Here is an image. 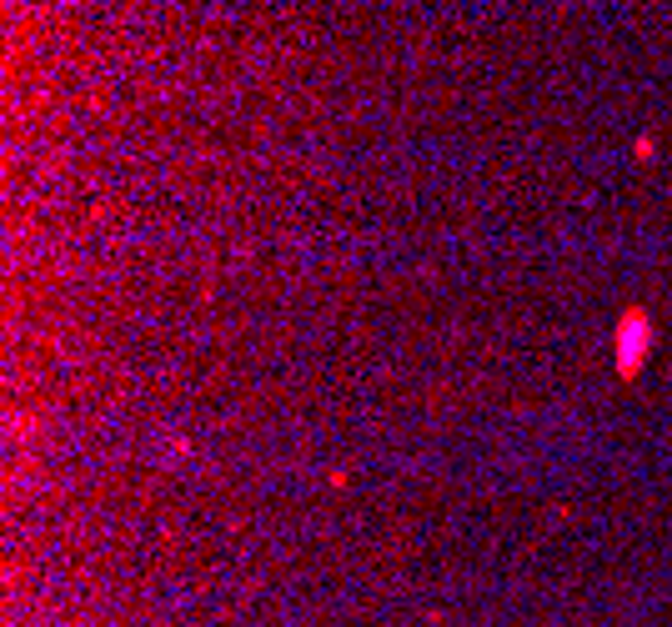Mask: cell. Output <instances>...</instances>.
Instances as JSON below:
<instances>
[{"label": "cell", "mask_w": 672, "mask_h": 627, "mask_svg": "<svg viewBox=\"0 0 672 627\" xmlns=\"http://www.w3.org/2000/svg\"><path fill=\"white\" fill-rule=\"evenodd\" d=\"M647 342H652V327H647V317H642V311H627V317H622V327H617V352H622V372H627V377L642 367V357H647Z\"/></svg>", "instance_id": "6da1fadb"}]
</instances>
